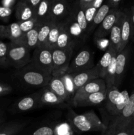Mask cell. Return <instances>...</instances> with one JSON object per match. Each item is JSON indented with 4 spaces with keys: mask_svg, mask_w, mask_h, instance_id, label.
I'll use <instances>...</instances> for the list:
<instances>
[{
    "mask_svg": "<svg viewBox=\"0 0 134 135\" xmlns=\"http://www.w3.org/2000/svg\"><path fill=\"white\" fill-rule=\"evenodd\" d=\"M68 120L74 129L81 133L86 132H101L107 130L108 126L104 124L93 111L83 114H76L70 112Z\"/></svg>",
    "mask_w": 134,
    "mask_h": 135,
    "instance_id": "cell-1",
    "label": "cell"
},
{
    "mask_svg": "<svg viewBox=\"0 0 134 135\" xmlns=\"http://www.w3.org/2000/svg\"><path fill=\"white\" fill-rule=\"evenodd\" d=\"M17 77L24 84L32 87H46L52 78L31 63L21 69L17 74Z\"/></svg>",
    "mask_w": 134,
    "mask_h": 135,
    "instance_id": "cell-2",
    "label": "cell"
},
{
    "mask_svg": "<svg viewBox=\"0 0 134 135\" xmlns=\"http://www.w3.org/2000/svg\"><path fill=\"white\" fill-rule=\"evenodd\" d=\"M30 50L24 45H18L10 42L8 44L7 62L17 69H21L31 63Z\"/></svg>",
    "mask_w": 134,
    "mask_h": 135,
    "instance_id": "cell-3",
    "label": "cell"
},
{
    "mask_svg": "<svg viewBox=\"0 0 134 135\" xmlns=\"http://www.w3.org/2000/svg\"><path fill=\"white\" fill-rule=\"evenodd\" d=\"M73 49L60 50L54 48L51 50L53 58L52 76H63L66 73L70 63Z\"/></svg>",
    "mask_w": 134,
    "mask_h": 135,
    "instance_id": "cell-4",
    "label": "cell"
},
{
    "mask_svg": "<svg viewBox=\"0 0 134 135\" xmlns=\"http://www.w3.org/2000/svg\"><path fill=\"white\" fill-rule=\"evenodd\" d=\"M30 63L47 75H52L53 58L51 49L37 47L33 53Z\"/></svg>",
    "mask_w": 134,
    "mask_h": 135,
    "instance_id": "cell-5",
    "label": "cell"
},
{
    "mask_svg": "<svg viewBox=\"0 0 134 135\" xmlns=\"http://www.w3.org/2000/svg\"><path fill=\"white\" fill-rule=\"evenodd\" d=\"M134 112V90L130 94L128 103L117 116L111 119L108 128L114 130L127 129L132 119Z\"/></svg>",
    "mask_w": 134,
    "mask_h": 135,
    "instance_id": "cell-6",
    "label": "cell"
},
{
    "mask_svg": "<svg viewBox=\"0 0 134 135\" xmlns=\"http://www.w3.org/2000/svg\"><path fill=\"white\" fill-rule=\"evenodd\" d=\"M93 54L89 49H82L74 58L67 69L65 74L72 75L93 68Z\"/></svg>",
    "mask_w": 134,
    "mask_h": 135,
    "instance_id": "cell-7",
    "label": "cell"
},
{
    "mask_svg": "<svg viewBox=\"0 0 134 135\" xmlns=\"http://www.w3.org/2000/svg\"><path fill=\"white\" fill-rule=\"evenodd\" d=\"M70 4L66 0H51L49 17L55 22H63L69 16Z\"/></svg>",
    "mask_w": 134,
    "mask_h": 135,
    "instance_id": "cell-8",
    "label": "cell"
},
{
    "mask_svg": "<svg viewBox=\"0 0 134 135\" xmlns=\"http://www.w3.org/2000/svg\"><path fill=\"white\" fill-rule=\"evenodd\" d=\"M68 75L72 80L73 89L75 93L89 81L100 78L96 65L90 69Z\"/></svg>",
    "mask_w": 134,
    "mask_h": 135,
    "instance_id": "cell-9",
    "label": "cell"
},
{
    "mask_svg": "<svg viewBox=\"0 0 134 135\" xmlns=\"http://www.w3.org/2000/svg\"><path fill=\"white\" fill-rule=\"evenodd\" d=\"M120 12L121 10H120L119 9H110L109 14L106 15L101 25L98 26L97 30L95 32V39L99 40L103 39L106 36L110 34L112 28L116 22Z\"/></svg>",
    "mask_w": 134,
    "mask_h": 135,
    "instance_id": "cell-10",
    "label": "cell"
},
{
    "mask_svg": "<svg viewBox=\"0 0 134 135\" xmlns=\"http://www.w3.org/2000/svg\"><path fill=\"white\" fill-rule=\"evenodd\" d=\"M42 91H39L28 96L22 98L17 101L12 107L13 112L14 113L24 112L26 111L32 110L40 105Z\"/></svg>",
    "mask_w": 134,
    "mask_h": 135,
    "instance_id": "cell-11",
    "label": "cell"
},
{
    "mask_svg": "<svg viewBox=\"0 0 134 135\" xmlns=\"http://www.w3.org/2000/svg\"><path fill=\"white\" fill-rule=\"evenodd\" d=\"M106 95V90L97 93L85 94L76 98H72V104L76 107L91 106V105H99L102 102L105 101Z\"/></svg>",
    "mask_w": 134,
    "mask_h": 135,
    "instance_id": "cell-12",
    "label": "cell"
},
{
    "mask_svg": "<svg viewBox=\"0 0 134 135\" xmlns=\"http://www.w3.org/2000/svg\"><path fill=\"white\" fill-rule=\"evenodd\" d=\"M105 90H106V86L105 80L101 78H98L91 80L80 88L74 94L73 98L80 97L83 95L90 94Z\"/></svg>",
    "mask_w": 134,
    "mask_h": 135,
    "instance_id": "cell-13",
    "label": "cell"
},
{
    "mask_svg": "<svg viewBox=\"0 0 134 135\" xmlns=\"http://www.w3.org/2000/svg\"><path fill=\"white\" fill-rule=\"evenodd\" d=\"M129 55V48L126 47L121 52L116 54V76L114 86L118 88L122 83Z\"/></svg>",
    "mask_w": 134,
    "mask_h": 135,
    "instance_id": "cell-14",
    "label": "cell"
},
{
    "mask_svg": "<svg viewBox=\"0 0 134 135\" xmlns=\"http://www.w3.org/2000/svg\"><path fill=\"white\" fill-rule=\"evenodd\" d=\"M131 39V11L128 9L123 11V18L121 30V42L118 53L127 47Z\"/></svg>",
    "mask_w": 134,
    "mask_h": 135,
    "instance_id": "cell-15",
    "label": "cell"
},
{
    "mask_svg": "<svg viewBox=\"0 0 134 135\" xmlns=\"http://www.w3.org/2000/svg\"><path fill=\"white\" fill-rule=\"evenodd\" d=\"M46 87L63 99L64 101L69 99V92L66 87L63 76H52Z\"/></svg>",
    "mask_w": 134,
    "mask_h": 135,
    "instance_id": "cell-16",
    "label": "cell"
},
{
    "mask_svg": "<svg viewBox=\"0 0 134 135\" xmlns=\"http://www.w3.org/2000/svg\"><path fill=\"white\" fill-rule=\"evenodd\" d=\"M70 15L76 21L84 36L88 34V26L85 19L84 11L79 6L77 1L70 4Z\"/></svg>",
    "mask_w": 134,
    "mask_h": 135,
    "instance_id": "cell-17",
    "label": "cell"
},
{
    "mask_svg": "<svg viewBox=\"0 0 134 135\" xmlns=\"http://www.w3.org/2000/svg\"><path fill=\"white\" fill-rule=\"evenodd\" d=\"M117 52L115 51L112 45L110 43L109 44L108 46L107 50L103 54L101 59L97 63V68L98 70L99 75V77L101 79H105V76H106V72L108 71L109 66H110V63H111L113 57L115 55H116Z\"/></svg>",
    "mask_w": 134,
    "mask_h": 135,
    "instance_id": "cell-18",
    "label": "cell"
},
{
    "mask_svg": "<svg viewBox=\"0 0 134 135\" xmlns=\"http://www.w3.org/2000/svg\"><path fill=\"white\" fill-rule=\"evenodd\" d=\"M15 17L18 22L35 18V12L28 4L26 0H20L16 4Z\"/></svg>",
    "mask_w": 134,
    "mask_h": 135,
    "instance_id": "cell-19",
    "label": "cell"
},
{
    "mask_svg": "<svg viewBox=\"0 0 134 135\" xmlns=\"http://www.w3.org/2000/svg\"><path fill=\"white\" fill-rule=\"evenodd\" d=\"M25 34L22 31L18 22H13L5 26V38H8L11 42L18 45H24Z\"/></svg>",
    "mask_w": 134,
    "mask_h": 135,
    "instance_id": "cell-20",
    "label": "cell"
},
{
    "mask_svg": "<svg viewBox=\"0 0 134 135\" xmlns=\"http://www.w3.org/2000/svg\"><path fill=\"white\" fill-rule=\"evenodd\" d=\"M123 18V11H121L120 15L116 22L114 25L110 33V41L109 43L112 45L117 54L118 53L121 42V30Z\"/></svg>",
    "mask_w": 134,
    "mask_h": 135,
    "instance_id": "cell-21",
    "label": "cell"
},
{
    "mask_svg": "<svg viewBox=\"0 0 134 135\" xmlns=\"http://www.w3.org/2000/svg\"><path fill=\"white\" fill-rule=\"evenodd\" d=\"M74 46L75 44L71 38L66 26L64 21H63L60 34H59V38L56 42L55 48L60 49V50H67L70 48H74Z\"/></svg>",
    "mask_w": 134,
    "mask_h": 135,
    "instance_id": "cell-22",
    "label": "cell"
},
{
    "mask_svg": "<svg viewBox=\"0 0 134 135\" xmlns=\"http://www.w3.org/2000/svg\"><path fill=\"white\" fill-rule=\"evenodd\" d=\"M55 22L51 18H49L40 24L38 32V42L37 47H45L49 34Z\"/></svg>",
    "mask_w": 134,
    "mask_h": 135,
    "instance_id": "cell-23",
    "label": "cell"
},
{
    "mask_svg": "<svg viewBox=\"0 0 134 135\" xmlns=\"http://www.w3.org/2000/svg\"><path fill=\"white\" fill-rule=\"evenodd\" d=\"M121 92L117 87L113 86L106 88V109L107 112H110L116 106L120 98Z\"/></svg>",
    "mask_w": 134,
    "mask_h": 135,
    "instance_id": "cell-24",
    "label": "cell"
},
{
    "mask_svg": "<svg viewBox=\"0 0 134 135\" xmlns=\"http://www.w3.org/2000/svg\"><path fill=\"white\" fill-rule=\"evenodd\" d=\"M64 100L59 97V96L50 90L46 87L44 90L42 91V97L40 100V105H55L64 102Z\"/></svg>",
    "mask_w": 134,
    "mask_h": 135,
    "instance_id": "cell-25",
    "label": "cell"
},
{
    "mask_svg": "<svg viewBox=\"0 0 134 135\" xmlns=\"http://www.w3.org/2000/svg\"><path fill=\"white\" fill-rule=\"evenodd\" d=\"M40 24H38L31 30L25 34L24 46H26L30 50L35 48L38 46V32H39Z\"/></svg>",
    "mask_w": 134,
    "mask_h": 135,
    "instance_id": "cell-26",
    "label": "cell"
},
{
    "mask_svg": "<svg viewBox=\"0 0 134 135\" xmlns=\"http://www.w3.org/2000/svg\"><path fill=\"white\" fill-rule=\"evenodd\" d=\"M51 0H42L35 11V18L38 24H41L49 17V5Z\"/></svg>",
    "mask_w": 134,
    "mask_h": 135,
    "instance_id": "cell-27",
    "label": "cell"
},
{
    "mask_svg": "<svg viewBox=\"0 0 134 135\" xmlns=\"http://www.w3.org/2000/svg\"><path fill=\"white\" fill-rule=\"evenodd\" d=\"M110 11V7L106 3L103 4L97 10V13H96L94 17V18L93 20V22H92L91 26L89 28V30H88V33L93 32L97 26H99L101 25V22L104 21L105 17H106V15L109 14Z\"/></svg>",
    "mask_w": 134,
    "mask_h": 135,
    "instance_id": "cell-28",
    "label": "cell"
},
{
    "mask_svg": "<svg viewBox=\"0 0 134 135\" xmlns=\"http://www.w3.org/2000/svg\"><path fill=\"white\" fill-rule=\"evenodd\" d=\"M62 22H55L53 25L52 28L50 31L48 38H47L45 47H48L51 50L56 47V42H57L58 38H59V34H60V28H61Z\"/></svg>",
    "mask_w": 134,
    "mask_h": 135,
    "instance_id": "cell-29",
    "label": "cell"
},
{
    "mask_svg": "<svg viewBox=\"0 0 134 135\" xmlns=\"http://www.w3.org/2000/svg\"><path fill=\"white\" fill-rule=\"evenodd\" d=\"M24 126L20 122L8 123L0 127V135H15L19 133Z\"/></svg>",
    "mask_w": 134,
    "mask_h": 135,
    "instance_id": "cell-30",
    "label": "cell"
},
{
    "mask_svg": "<svg viewBox=\"0 0 134 135\" xmlns=\"http://www.w3.org/2000/svg\"><path fill=\"white\" fill-rule=\"evenodd\" d=\"M130 96V94H129V92H127L126 90H124L121 92L120 98L118 104H117L116 105V106L109 112L110 115L112 116V119L118 115L123 110V108H125V106H126V105H127V103H128Z\"/></svg>",
    "mask_w": 134,
    "mask_h": 135,
    "instance_id": "cell-31",
    "label": "cell"
},
{
    "mask_svg": "<svg viewBox=\"0 0 134 135\" xmlns=\"http://www.w3.org/2000/svg\"><path fill=\"white\" fill-rule=\"evenodd\" d=\"M116 55L113 57L111 63L108 69L106 76L104 79L105 83H106V88H110V87L114 86L116 76Z\"/></svg>",
    "mask_w": 134,
    "mask_h": 135,
    "instance_id": "cell-32",
    "label": "cell"
},
{
    "mask_svg": "<svg viewBox=\"0 0 134 135\" xmlns=\"http://www.w3.org/2000/svg\"><path fill=\"white\" fill-rule=\"evenodd\" d=\"M17 22L19 24L20 29L24 34H26V32L34 28L38 24L36 18H32V19L28 20V21H22V22L17 21Z\"/></svg>",
    "mask_w": 134,
    "mask_h": 135,
    "instance_id": "cell-33",
    "label": "cell"
},
{
    "mask_svg": "<svg viewBox=\"0 0 134 135\" xmlns=\"http://www.w3.org/2000/svg\"><path fill=\"white\" fill-rule=\"evenodd\" d=\"M98 9L96 8L93 7H90L87 9H85L84 11V14H85V19H86L87 23L88 26V30H89V28L91 26L92 22L94 18L95 15L96 13H97Z\"/></svg>",
    "mask_w": 134,
    "mask_h": 135,
    "instance_id": "cell-34",
    "label": "cell"
},
{
    "mask_svg": "<svg viewBox=\"0 0 134 135\" xmlns=\"http://www.w3.org/2000/svg\"><path fill=\"white\" fill-rule=\"evenodd\" d=\"M8 44L5 42L0 41V61L5 65V67L9 66L7 62V56Z\"/></svg>",
    "mask_w": 134,
    "mask_h": 135,
    "instance_id": "cell-35",
    "label": "cell"
},
{
    "mask_svg": "<svg viewBox=\"0 0 134 135\" xmlns=\"http://www.w3.org/2000/svg\"><path fill=\"white\" fill-rule=\"evenodd\" d=\"M31 135H54V129L51 127L43 126L35 130Z\"/></svg>",
    "mask_w": 134,
    "mask_h": 135,
    "instance_id": "cell-36",
    "label": "cell"
},
{
    "mask_svg": "<svg viewBox=\"0 0 134 135\" xmlns=\"http://www.w3.org/2000/svg\"><path fill=\"white\" fill-rule=\"evenodd\" d=\"M101 135H131V134L128 128L123 130H114L108 128L107 130L102 133Z\"/></svg>",
    "mask_w": 134,
    "mask_h": 135,
    "instance_id": "cell-37",
    "label": "cell"
},
{
    "mask_svg": "<svg viewBox=\"0 0 134 135\" xmlns=\"http://www.w3.org/2000/svg\"><path fill=\"white\" fill-rule=\"evenodd\" d=\"M13 10L11 8H7L0 5V19L4 21H8L13 13Z\"/></svg>",
    "mask_w": 134,
    "mask_h": 135,
    "instance_id": "cell-38",
    "label": "cell"
},
{
    "mask_svg": "<svg viewBox=\"0 0 134 135\" xmlns=\"http://www.w3.org/2000/svg\"><path fill=\"white\" fill-rule=\"evenodd\" d=\"M13 88L9 84L5 83H0V96H5L12 92Z\"/></svg>",
    "mask_w": 134,
    "mask_h": 135,
    "instance_id": "cell-39",
    "label": "cell"
},
{
    "mask_svg": "<svg viewBox=\"0 0 134 135\" xmlns=\"http://www.w3.org/2000/svg\"><path fill=\"white\" fill-rule=\"evenodd\" d=\"M93 1H94V0H80V1H77V2L79 6L83 10H85L87 8L93 7Z\"/></svg>",
    "mask_w": 134,
    "mask_h": 135,
    "instance_id": "cell-40",
    "label": "cell"
},
{
    "mask_svg": "<svg viewBox=\"0 0 134 135\" xmlns=\"http://www.w3.org/2000/svg\"><path fill=\"white\" fill-rule=\"evenodd\" d=\"M122 3V0H108L106 4L110 9H118L120 5Z\"/></svg>",
    "mask_w": 134,
    "mask_h": 135,
    "instance_id": "cell-41",
    "label": "cell"
},
{
    "mask_svg": "<svg viewBox=\"0 0 134 135\" xmlns=\"http://www.w3.org/2000/svg\"><path fill=\"white\" fill-rule=\"evenodd\" d=\"M131 11V40L134 42V9H130Z\"/></svg>",
    "mask_w": 134,
    "mask_h": 135,
    "instance_id": "cell-42",
    "label": "cell"
},
{
    "mask_svg": "<svg viewBox=\"0 0 134 135\" xmlns=\"http://www.w3.org/2000/svg\"><path fill=\"white\" fill-rule=\"evenodd\" d=\"M17 3L16 0H3L1 2V6L7 8H11L13 9V6Z\"/></svg>",
    "mask_w": 134,
    "mask_h": 135,
    "instance_id": "cell-43",
    "label": "cell"
},
{
    "mask_svg": "<svg viewBox=\"0 0 134 135\" xmlns=\"http://www.w3.org/2000/svg\"><path fill=\"white\" fill-rule=\"evenodd\" d=\"M26 1H27L28 4L30 6V7L32 8L35 12L42 0H26Z\"/></svg>",
    "mask_w": 134,
    "mask_h": 135,
    "instance_id": "cell-44",
    "label": "cell"
},
{
    "mask_svg": "<svg viewBox=\"0 0 134 135\" xmlns=\"http://www.w3.org/2000/svg\"><path fill=\"white\" fill-rule=\"evenodd\" d=\"M5 26L0 25V38H5Z\"/></svg>",
    "mask_w": 134,
    "mask_h": 135,
    "instance_id": "cell-45",
    "label": "cell"
},
{
    "mask_svg": "<svg viewBox=\"0 0 134 135\" xmlns=\"http://www.w3.org/2000/svg\"><path fill=\"white\" fill-rule=\"evenodd\" d=\"M128 129L130 130V134H131V135H134V125L128 127Z\"/></svg>",
    "mask_w": 134,
    "mask_h": 135,
    "instance_id": "cell-46",
    "label": "cell"
},
{
    "mask_svg": "<svg viewBox=\"0 0 134 135\" xmlns=\"http://www.w3.org/2000/svg\"><path fill=\"white\" fill-rule=\"evenodd\" d=\"M134 125V112H133V117H132V119H131V123H130V125H129L128 127H130L132 126V125Z\"/></svg>",
    "mask_w": 134,
    "mask_h": 135,
    "instance_id": "cell-47",
    "label": "cell"
},
{
    "mask_svg": "<svg viewBox=\"0 0 134 135\" xmlns=\"http://www.w3.org/2000/svg\"><path fill=\"white\" fill-rule=\"evenodd\" d=\"M3 121H4L3 116V115L1 114V113H0V124H1V123L3 122Z\"/></svg>",
    "mask_w": 134,
    "mask_h": 135,
    "instance_id": "cell-48",
    "label": "cell"
},
{
    "mask_svg": "<svg viewBox=\"0 0 134 135\" xmlns=\"http://www.w3.org/2000/svg\"><path fill=\"white\" fill-rule=\"evenodd\" d=\"M0 66H3V67H5V65H4L3 64V63H1V61H0Z\"/></svg>",
    "mask_w": 134,
    "mask_h": 135,
    "instance_id": "cell-49",
    "label": "cell"
},
{
    "mask_svg": "<svg viewBox=\"0 0 134 135\" xmlns=\"http://www.w3.org/2000/svg\"><path fill=\"white\" fill-rule=\"evenodd\" d=\"M131 9H134V3H133V5H132V7H131Z\"/></svg>",
    "mask_w": 134,
    "mask_h": 135,
    "instance_id": "cell-50",
    "label": "cell"
}]
</instances>
